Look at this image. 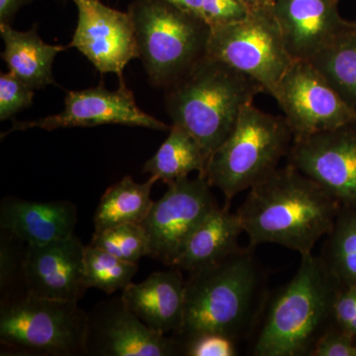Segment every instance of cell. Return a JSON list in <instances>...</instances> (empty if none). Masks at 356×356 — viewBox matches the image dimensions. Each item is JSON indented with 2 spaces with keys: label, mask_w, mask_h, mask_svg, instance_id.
Segmentation results:
<instances>
[{
  "label": "cell",
  "mask_w": 356,
  "mask_h": 356,
  "mask_svg": "<svg viewBox=\"0 0 356 356\" xmlns=\"http://www.w3.org/2000/svg\"><path fill=\"white\" fill-rule=\"evenodd\" d=\"M181 269L154 273L143 282L131 283L122 298L154 332L175 336L184 324L185 280Z\"/></svg>",
  "instance_id": "17"
},
{
  "label": "cell",
  "mask_w": 356,
  "mask_h": 356,
  "mask_svg": "<svg viewBox=\"0 0 356 356\" xmlns=\"http://www.w3.org/2000/svg\"><path fill=\"white\" fill-rule=\"evenodd\" d=\"M294 135L284 116H274L254 106L243 107L233 132L218 147L206 165L204 177L221 191L225 206L280 168Z\"/></svg>",
  "instance_id": "5"
},
{
  "label": "cell",
  "mask_w": 356,
  "mask_h": 356,
  "mask_svg": "<svg viewBox=\"0 0 356 356\" xmlns=\"http://www.w3.org/2000/svg\"><path fill=\"white\" fill-rule=\"evenodd\" d=\"M341 206L292 165L277 168L248 189L238 213L250 247L273 243L313 252L327 235Z\"/></svg>",
  "instance_id": "2"
},
{
  "label": "cell",
  "mask_w": 356,
  "mask_h": 356,
  "mask_svg": "<svg viewBox=\"0 0 356 356\" xmlns=\"http://www.w3.org/2000/svg\"><path fill=\"white\" fill-rule=\"evenodd\" d=\"M339 0H276L273 13L288 54L310 60L355 29L337 8Z\"/></svg>",
  "instance_id": "16"
},
{
  "label": "cell",
  "mask_w": 356,
  "mask_h": 356,
  "mask_svg": "<svg viewBox=\"0 0 356 356\" xmlns=\"http://www.w3.org/2000/svg\"><path fill=\"white\" fill-rule=\"evenodd\" d=\"M261 92L254 79L207 55L166 89L165 109L172 125L197 140L209 159L233 132L243 107Z\"/></svg>",
  "instance_id": "4"
},
{
  "label": "cell",
  "mask_w": 356,
  "mask_h": 356,
  "mask_svg": "<svg viewBox=\"0 0 356 356\" xmlns=\"http://www.w3.org/2000/svg\"><path fill=\"white\" fill-rule=\"evenodd\" d=\"M106 124L158 131H170L172 128L140 110L132 90L126 86L124 79H122L119 88L114 91L108 90L102 84L97 88L69 91L65 100V109L60 114L36 121L14 122L13 129L8 133L33 128L51 131Z\"/></svg>",
  "instance_id": "14"
},
{
  "label": "cell",
  "mask_w": 356,
  "mask_h": 356,
  "mask_svg": "<svg viewBox=\"0 0 356 356\" xmlns=\"http://www.w3.org/2000/svg\"><path fill=\"white\" fill-rule=\"evenodd\" d=\"M4 42L1 57L9 70L32 89H41L55 83L51 67L58 53L67 47L44 43L36 27L28 32L14 30L10 24H0Z\"/></svg>",
  "instance_id": "20"
},
{
  "label": "cell",
  "mask_w": 356,
  "mask_h": 356,
  "mask_svg": "<svg viewBox=\"0 0 356 356\" xmlns=\"http://www.w3.org/2000/svg\"><path fill=\"white\" fill-rule=\"evenodd\" d=\"M34 89L9 72L0 76V120L13 118L20 110L31 106Z\"/></svg>",
  "instance_id": "29"
},
{
  "label": "cell",
  "mask_w": 356,
  "mask_h": 356,
  "mask_svg": "<svg viewBox=\"0 0 356 356\" xmlns=\"http://www.w3.org/2000/svg\"><path fill=\"white\" fill-rule=\"evenodd\" d=\"M341 287L320 257L301 255L292 280L269 294L252 337V355L312 356L334 324V303Z\"/></svg>",
  "instance_id": "3"
},
{
  "label": "cell",
  "mask_w": 356,
  "mask_h": 356,
  "mask_svg": "<svg viewBox=\"0 0 356 356\" xmlns=\"http://www.w3.org/2000/svg\"><path fill=\"white\" fill-rule=\"evenodd\" d=\"M128 13L149 81L166 90L208 55L211 27L166 0H134Z\"/></svg>",
  "instance_id": "6"
},
{
  "label": "cell",
  "mask_w": 356,
  "mask_h": 356,
  "mask_svg": "<svg viewBox=\"0 0 356 356\" xmlns=\"http://www.w3.org/2000/svg\"><path fill=\"white\" fill-rule=\"evenodd\" d=\"M77 303L26 291L1 300V355H86L88 313Z\"/></svg>",
  "instance_id": "7"
},
{
  "label": "cell",
  "mask_w": 356,
  "mask_h": 356,
  "mask_svg": "<svg viewBox=\"0 0 356 356\" xmlns=\"http://www.w3.org/2000/svg\"><path fill=\"white\" fill-rule=\"evenodd\" d=\"M310 63L356 111L355 28L321 51Z\"/></svg>",
  "instance_id": "24"
},
{
  "label": "cell",
  "mask_w": 356,
  "mask_h": 356,
  "mask_svg": "<svg viewBox=\"0 0 356 356\" xmlns=\"http://www.w3.org/2000/svg\"><path fill=\"white\" fill-rule=\"evenodd\" d=\"M320 257L341 287L356 285V208L341 207Z\"/></svg>",
  "instance_id": "23"
},
{
  "label": "cell",
  "mask_w": 356,
  "mask_h": 356,
  "mask_svg": "<svg viewBox=\"0 0 356 356\" xmlns=\"http://www.w3.org/2000/svg\"><path fill=\"white\" fill-rule=\"evenodd\" d=\"M156 182L151 177L144 184H138L132 177H125L109 187L95 211V232L144 221L154 204L151 192Z\"/></svg>",
  "instance_id": "21"
},
{
  "label": "cell",
  "mask_w": 356,
  "mask_h": 356,
  "mask_svg": "<svg viewBox=\"0 0 356 356\" xmlns=\"http://www.w3.org/2000/svg\"><path fill=\"white\" fill-rule=\"evenodd\" d=\"M353 26H355V28L356 29V21H355V22H353Z\"/></svg>",
  "instance_id": "35"
},
{
  "label": "cell",
  "mask_w": 356,
  "mask_h": 356,
  "mask_svg": "<svg viewBox=\"0 0 356 356\" xmlns=\"http://www.w3.org/2000/svg\"><path fill=\"white\" fill-rule=\"evenodd\" d=\"M236 343L219 334H201L184 344L187 356H236Z\"/></svg>",
  "instance_id": "30"
},
{
  "label": "cell",
  "mask_w": 356,
  "mask_h": 356,
  "mask_svg": "<svg viewBox=\"0 0 356 356\" xmlns=\"http://www.w3.org/2000/svg\"><path fill=\"white\" fill-rule=\"evenodd\" d=\"M208 56L252 77L271 96L294 60L273 10L252 11L243 19L211 28Z\"/></svg>",
  "instance_id": "8"
},
{
  "label": "cell",
  "mask_w": 356,
  "mask_h": 356,
  "mask_svg": "<svg viewBox=\"0 0 356 356\" xmlns=\"http://www.w3.org/2000/svg\"><path fill=\"white\" fill-rule=\"evenodd\" d=\"M33 0H0V24H10L20 8Z\"/></svg>",
  "instance_id": "33"
},
{
  "label": "cell",
  "mask_w": 356,
  "mask_h": 356,
  "mask_svg": "<svg viewBox=\"0 0 356 356\" xmlns=\"http://www.w3.org/2000/svg\"><path fill=\"white\" fill-rule=\"evenodd\" d=\"M138 270V264L123 261L100 248L86 247L84 281L88 288H96L107 295L124 291L133 283Z\"/></svg>",
  "instance_id": "25"
},
{
  "label": "cell",
  "mask_w": 356,
  "mask_h": 356,
  "mask_svg": "<svg viewBox=\"0 0 356 356\" xmlns=\"http://www.w3.org/2000/svg\"><path fill=\"white\" fill-rule=\"evenodd\" d=\"M254 248H242L215 266L188 274L184 324L175 336L184 346L201 334H219L238 343L254 334L268 299V278Z\"/></svg>",
  "instance_id": "1"
},
{
  "label": "cell",
  "mask_w": 356,
  "mask_h": 356,
  "mask_svg": "<svg viewBox=\"0 0 356 356\" xmlns=\"http://www.w3.org/2000/svg\"><path fill=\"white\" fill-rule=\"evenodd\" d=\"M76 206L70 201L38 202L6 197L0 205V229L26 245H46L74 235Z\"/></svg>",
  "instance_id": "18"
},
{
  "label": "cell",
  "mask_w": 356,
  "mask_h": 356,
  "mask_svg": "<svg viewBox=\"0 0 356 356\" xmlns=\"http://www.w3.org/2000/svg\"><path fill=\"white\" fill-rule=\"evenodd\" d=\"M334 324L356 339V285L341 287L334 303Z\"/></svg>",
  "instance_id": "32"
},
{
  "label": "cell",
  "mask_w": 356,
  "mask_h": 356,
  "mask_svg": "<svg viewBox=\"0 0 356 356\" xmlns=\"http://www.w3.org/2000/svg\"><path fill=\"white\" fill-rule=\"evenodd\" d=\"M89 245L133 264H138L143 257H149V238L140 222L95 232Z\"/></svg>",
  "instance_id": "26"
},
{
  "label": "cell",
  "mask_w": 356,
  "mask_h": 356,
  "mask_svg": "<svg viewBox=\"0 0 356 356\" xmlns=\"http://www.w3.org/2000/svg\"><path fill=\"white\" fill-rule=\"evenodd\" d=\"M243 233L238 213L219 206L192 234L175 267L189 274L215 266L242 250L238 238Z\"/></svg>",
  "instance_id": "19"
},
{
  "label": "cell",
  "mask_w": 356,
  "mask_h": 356,
  "mask_svg": "<svg viewBox=\"0 0 356 356\" xmlns=\"http://www.w3.org/2000/svg\"><path fill=\"white\" fill-rule=\"evenodd\" d=\"M79 21L69 48H76L100 74L123 79L126 65L140 58L135 26L130 13H122L100 0H72Z\"/></svg>",
  "instance_id": "13"
},
{
  "label": "cell",
  "mask_w": 356,
  "mask_h": 356,
  "mask_svg": "<svg viewBox=\"0 0 356 356\" xmlns=\"http://www.w3.org/2000/svg\"><path fill=\"white\" fill-rule=\"evenodd\" d=\"M247 7L248 13L259 10H273L276 0H240Z\"/></svg>",
  "instance_id": "34"
},
{
  "label": "cell",
  "mask_w": 356,
  "mask_h": 356,
  "mask_svg": "<svg viewBox=\"0 0 356 356\" xmlns=\"http://www.w3.org/2000/svg\"><path fill=\"white\" fill-rule=\"evenodd\" d=\"M26 243L6 229L0 233V293L1 300L24 292Z\"/></svg>",
  "instance_id": "27"
},
{
  "label": "cell",
  "mask_w": 356,
  "mask_h": 356,
  "mask_svg": "<svg viewBox=\"0 0 356 356\" xmlns=\"http://www.w3.org/2000/svg\"><path fill=\"white\" fill-rule=\"evenodd\" d=\"M166 1L204 21L211 28L233 20L238 9V0H166Z\"/></svg>",
  "instance_id": "28"
},
{
  "label": "cell",
  "mask_w": 356,
  "mask_h": 356,
  "mask_svg": "<svg viewBox=\"0 0 356 356\" xmlns=\"http://www.w3.org/2000/svg\"><path fill=\"white\" fill-rule=\"evenodd\" d=\"M273 97L284 112L294 139L356 122L355 110L308 60H293Z\"/></svg>",
  "instance_id": "10"
},
{
  "label": "cell",
  "mask_w": 356,
  "mask_h": 356,
  "mask_svg": "<svg viewBox=\"0 0 356 356\" xmlns=\"http://www.w3.org/2000/svg\"><path fill=\"white\" fill-rule=\"evenodd\" d=\"M312 356H356V339L334 324L318 339Z\"/></svg>",
  "instance_id": "31"
},
{
  "label": "cell",
  "mask_w": 356,
  "mask_h": 356,
  "mask_svg": "<svg viewBox=\"0 0 356 356\" xmlns=\"http://www.w3.org/2000/svg\"><path fill=\"white\" fill-rule=\"evenodd\" d=\"M208 156L202 147L184 129L172 125L168 139L144 165V172L170 184L197 172L204 177Z\"/></svg>",
  "instance_id": "22"
},
{
  "label": "cell",
  "mask_w": 356,
  "mask_h": 356,
  "mask_svg": "<svg viewBox=\"0 0 356 356\" xmlns=\"http://www.w3.org/2000/svg\"><path fill=\"white\" fill-rule=\"evenodd\" d=\"M86 355L179 356L184 355V346L177 337L149 329L120 295L89 312Z\"/></svg>",
  "instance_id": "12"
},
{
  "label": "cell",
  "mask_w": 356,
  "mask_h": 356,
  "mask_svg": "<svg viewBox=\"0 0 356 356\" xmlns=\"http://www.w3.org/2000/svg\"><path fill=\"white\" fill-rule=\"evenodd\" d=\"M84 245L76 235L46 245H26L25 291L42 298L76 301L88 289Z\"/></svg>",
  "instance_id": "15"
},
{
  "label": "cell",
  "mask_w": 356,
  "mask_h": 356,
  "mask_svg": "<svg viewBox=\"0 0 356 356\" xmlns=\"http://www.w3.org/2000/svg\"><path fill=\"white\" fill-rule=\"evenodd\" d=\"M140 222L149 238V257L175 266L192 234L219 207L205 177H185L168 185Z\"/></svg>",
  "instance_id": "9"
},
{
  "label": "cell",
  "mask_w": 356,
  "mask_h": 356,
  "mask_svg": "<svg viewBox=\"0 0 356 356\" xmlns=\"http://www.w3.org/2000/svg\"><path fill=\"white\" fill-rule=\"evenodd\" d=\"M355 123L294 139L286 156L343 208H356Z\"/></svg>",
  "instance_id": "11"
}]
</instances>
